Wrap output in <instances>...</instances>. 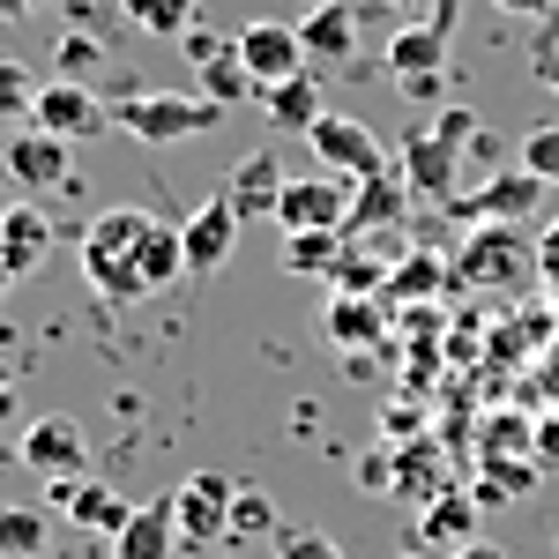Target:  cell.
I'll use <instances>...</instances> for the list:
<instances>
[{
  "mask_svg": "<svg viewBox=\"0 0 559 559\" xmlns=\"http://www.w3.org/2000/svg\"><path fill=\"white\" fill-rule=\"evenodd\" d=\"M530 485H537V463H485L471 500H515V492H530Z\"/></svg>",
  "mask_w": 559,
  "mask_h": 559,
  "instance_id": "30",
  "label": "cell"
},
{
  "mask_svg": "<svg viewBox=\"0 0 559 559\" xmlns=\"http://www.w3.org/2000/svg\"><path fill=\"white\" fill-rule=\"evenodd\" d=\"M537 269V239H522L515 224H471L463 247H455V276L477 292H508Z\"/></svg>",
  "mask_w": 559,
  "mask_h": 559,
  "instance_id": "4",
  "label": "cell"
},
{
  "mask_svg": "<svg viewBox=\"0 0 559 559\" xmlns=\"http://www.w3.org/2000/svg\"><path fill=\"white\" fill-rule=\"evenodd\" d=\"M173 545H179L173 500H142V508L120 522V537H112V559H173Z\"/></svg>",
  "mask_w": 559,
  "mask_h": 559,
  "instance_id": "19",
  "label": "cell"
},
{
  "mask_svg": "<svg viewBox=\"0 0 559 559\" xmlns=\"http://www.w3.org/2000/svg\"><path fill=\"white\" fill-rule=\"evenodd\" d=\"M381 329H388L381 299H358V292H336V299H329V336H336L344 350L381 344Z\"/></svg>",
  "mask_w": 559,
  "mask_h": 559,
  "instance_id": "23",
  "label": "cell"
},
{
  "mask_svg": "<svg viewBox=\"0 0 559 559\" xmlns=\"http://www.w3.org/2000/svg\"><path fill=\"white\" fill-rule=\"evenodd\" d=\"M276 559H344V552L321 530H276Z\"/></svg>",
  "mask_w": 559,
  "mask_h": 559,
  "instance_id": "33",
  "label": "cell"
},
{
  "mask_svg": "<svg viewBox=\"0 0 559 559\" xmlns=\"http://www.w3.org/2000/svg\"><path fill=\"white\" fill-rule=\"evenodd\" d=\"M31 105H38V75L0 52V120H31Z\"/></svg>",
  "mask_w": 559,
  "mask_h": 559,
  "instance_id": "29",
  "label": "cell"
},
{
  "mask_svg": "<svg viewBox=\"0 0 559 559\" xmlns=\"http://www.w3.org/2000/svg\"><path fill=\"white\" fill-rule=\"evenodd\" d=\"M411 537H418V559H455L463 545H477V500L471 492H440L418 508L411 522Z\"/></svg>",
  "mask_w": 559,
  "mask_h": 559,
  "instance_id": "13",
  "label": "cell"
},
{
  "mask_svg": "<svg viewBox=\"0 0 559 559\" xmlns=\"http://www.w3.org/2000/svg\"><path fill=\"white\" fill-rule=\"evenodd\" d=\"M31 128L60 134V142H97V134L112 128V105H105L90 83H75V75H52V83H38Z\"/></svg>",
  "mask_w": 559,
  "mask_h": 559,
  "instance_id": "7",
  "label": "cell"
},
{
  "mask_svg": "<svg viewBox=\"0 0 559 559\" xmlns=\"http://www.w3.org/2000/svg\"><path fill=\"white\" fill-rule=\"evenodd\" d=\"M150 231L157 216L120 202V210H97L83 231V276L105 306H134L150 299Z\"/></svg>",
  "mask_w": 559,
  "mask_h": 559,
  "instance_id": "1",
  "label": "cell"
},
{
  "mask_svg": "<svg viewBox=\"0 0 559 559\" xmlns=\"http://www.w3.org/2000/svg\"><path fill=\"white\" fill-rule=\"evenodd\" d=\"M388 8H403V15H411V23H418V15H440V8H448V0H388Z\"/></svg>",
  "mask_w": 559,
  "mask_h": 559,
  "instance_id": "40",
  "label": "cell"
},
{
  "mask_svg": "<svg viewBox=\"0 0 559 559\" xmlns=\"http://www.w3.org/2000/svg\"><path fill=\"white\" fill-rule=\"evenodd\" d=\"M403 194H411V187L395 173L358 179V187H350V239H358V231H381V224H403Z\"/></svg>",
  "mask_w": 559,
  "mask_h": 559,
  "instance_id": "21",
  "label": "cell"
},
{
  "mask_svg": "<svg viewBox=\"0 0 559 559\" xmlns=\"http://www.w3.org/2000/svg\"><path fill=\"white\" fill-rule=\"evenodd\" d=\"M254 530H276V500L239 485V508H231V537H254Z\"/></svg>",
  "mask_w": 559,
  "mask_h": 559,
  "instance_id": "32",
  "label": "cell"
},
{
  "mask_svg": "<svg viewBox=\"0 0 559 559\" xmlns=\"http://www.w3.org/2000/svg\"><path fill=\"white\" fill-rule=\"evenodd\" d=\"M350 187L358 179L344 173H321V179H284L276 194V231H350Z\"/></svg>",
  "mask_w": 559,
  "mask_h": 559,
  "instance_id": "6",
  "label": "cell"
},
{
  "mask_svg": "<svg viewBox=\"0 0 559 559\" xmlns=\"http://www.w3.org/2000/svg\"><path fill=\"white\" fill-rule=\"evenodd\" d=\"M395 455H403V448H366V455H358V485H366V492H395Z\"/></svg>",
  "mask_w": 559,
  "mask_h": 559,
  "instance_id": "34",
  "label": "cell"
},
{
  "mask_svg": "<svg viewBox=\"0 0 559 559\" xmlns=\"http://www.w3.org/2000/svg\"><path fill=\"white\" fill-rule=\"evenodd\" d=\"M31 8H45V0H0V15H31Z\"/></svg>",
  "mask_w": 559,
  "mask_h": 559,
  "instance_id": "42",
  "label": "cell"
},
{
  "mask_svg": "<svg viewBox=\"0 0 559 559\" xmlns=\"http://www.w3.org/2000/svg\"><path fill=\"white\" fill-rule=\"evenodd\" d=\"M537 471H559V411L537 426Z\"/></svg>",
  "mask_w": 559,
  "mask_h": 559,
  "instance_id": "37",
  "label": "cell"
},
{
  "mask_svg": "<svg viewBox=\"0 0 559 559\" xmlns=\"http://www.w3.org/2000/svg\"><path fill=\"white\" fill-rule=\"evenodd\" d=\"M52 508L75 522V530H105V537H120V522L134 515L105 477H52Z\"/></svg>",
  "mask_w": 559,
  "mask_h": 559,
  "instance_id": "15",
  "label": "cell"
},
{
  "mask_svg": "<svg viewBox=\"0 0 559 559\" xmlns=\"http://www.w3.org/2000/svg\"><path fill=\"white\" fill-rule=\"evenodd\" d=\"M403 187L411 194H432V202H455V134L432 128L403 142Z\"/></svg>",
  "mask_w": 559,
  "mask_h": 559,
  "instance_id": "17",
  "label": "cell"
},
{
  "mask_svg": "<svg viewBox=\"0 0 559 559\" xmlns=\"http://www.w3.org/2000/svg\"><path fill=\"white\" fill-rule=\"evenodd\" d=\"M552 552H559V537H552Z\"/></svg>",
  "mask_w": 559,
  "mask_h": 559,
  "instance_id": "45",
  "label": "cell"
},
{
  "mask_svg": "<svg viewBox=\"0 0 559 559\" xmlns=\"http://www.w3.org/2000/svg\"><path fill=\"white\" fill-rule=\"evenodd\" d=\"M75 142H60V134H45V128H23L8 134V150H0V173L15 179V202H38V194H60L68 179H75Z\"/></svg>",
  "mask_w": 559,
  "mask_h": 559,
  "instance_id": "5",
  "label": "cell"
},
{
  "mask_svg": "<svg viewBox=\"0 0 559 559\" xmlns=\"http://www.w3.org/2000/svg\"><path fill=\"white\" fill-rule=\"evenodd\" d=\"M448 31H455V0L388 38V75H395L403 97H440V83H448Z\"/></svg>",
  "mask_w": 559,
  "mask_h": 559,
  "instance_id": "3",
  "label": "cell"
},
{
  "mask_svg": "<svg viewBox=\"0 0 559 559\" xmlns=\"http://www.w3.org/2000/svg\"><path fill=\"white\" fill-rule=\"evenodd\" d=\"M530 179H545V187H559V128H530L522 134V157H515Z\"/></svg>",
  "mask_w": 559,
  "mask_h": 559,
  "instance_id": "31",
  "label": "cell"
},
{
  "mask_svg": "<svg viewBox=\"0 0 559 559\" xmlns=\"http://www.w3.org/2000/svg\"><path fill=\"white\" fill-rule=\"evenodd\" d=\"M403 559H418V552H403ZM455 559H508V552H500V545H485V537H477V545H463V552H455Z\"/></svg>",
  "mask_w": 559,
  "mask_h": 559,
  "instance_id": "41",
  "label": "cell"
},
{
  "mask_svg": "<svg viewBox=\"0 0 559 559\" xmlns=\"http://www.w3.org/2000/svg\"><path fill=\"white\" fill-rule=\"evenodd\" d=\"M299 45H306V68H313V75H321V68H344L350 52H358V8H350V0L306 8L299 15Z\"/></svg>",
  "mask_w": 559,
  "mask_h": 559,
  "instance_id": "14",
  "label": "cell"
},
{
  "mask_svg": "<svg viewBox=\"0 0 559 559\" xmlns=\"http://www.w3.org/2000/svg\"><path fill=\"white\" fill-rule=\"evenodd\" d=\"M350 254V231H292L284 239V269L292 276H336Z\"/></svg>",
  "mask_w": 559,
  "mask_h": 559,
  "instance_id": "24",
  "label": "cell"
},
{
  "mask_svg": "<svg viewBox=\"0 0 559 559\" xmlns=\"http://www.w3.org/2000/svg\"><path fill=\"white\" fill-rule=\"evenodd\" d=\"M537 284L559 299V224H545V239H537Z\"/></svg>",
  "mask_w": 559,
  "mask_h": 559,
  "instance_id": "36",
  "label": "cell"
},
{
  "mask_svg": "<svg viewBox=\"0 0 559 559\" xmlns=\"http://www.w3.org/2000/svg\"><path fill=\"white\" fill-rule=\"evenodd\" d=\"M179 239H187V276H216L231 247H239V210H231V194H210L202 210L179 224Z\"/></svg>",
  "mask_w": 559,
  "mask_h": 559,
  "instance_id": "12",
  "label": "cell"
},
{
  "mask_svg": "<svg viewBox=\"0 0 559 559\" xmlns=\"http://www.w3.org/2000/svg\"><path fill=\"white\" fill-rule=\"evenodd\" d=\"M224 194H231V210L239 216H276V194H284V173H276V157H247V165H239V173H231V187H224Z\"/></svg>",
  "mask_w": 559,
  "mask_h": 559,
  "instance_id": "25",
  "label": "cell"
},
{
  "mask_svg": "<svg viewBox=\"0 0 559 559\" xmlns=\"http://www.w3.org/2000/svg\"><path fill=\"white\" fill-rule=\"evenodd\" d=\"M306 142H313V157L329 165V173L344 179H373V173H395V157H388V142L366 120H344V112H321L313 128H306Z\"/></svg>",
  "mask_w": 559,
  "mask_h": 559,
  "instance_id": "8",
  "label": "cell"
},
{
  "mask_svg": "<svg viewBox=\"0 0 559 559\" xmlns=\"http://www.w3.org/2000/svg\"><path fill=\"white\" fill-rule=\"evenodd\" d=\"M254 105L269 112V128H284V134H306L321 112H329V105H321V83H313V68H306V75H292V83H269Z\"/></svg>",
  "mask_w": 559,
  "mask_h": 559,
  "instance_id": "20",
  "label": "cell"
},
{
  "mask_svg": "<svg viewBox=\"0 0 559 559\" xmlns=\"http://www.w3.org/2000/svg\"><path fill=\"white\" fill-rule=\"evenodd\" d=\"M8 292H15V269H8V261H0V299H8Z\"/></svg>",
  "mask_w": 559,
  "mask_h": 559,
  "instance_id": "43",
  "label": "cell"
},
{
  "mask_svg": "<svg viewBox=\"0 0 559 559\" xmlns=\"http://www.w3.org/2000/svg\"><path fill=\"white\" fill-rule=\"evenodd\" d=\"M45 545H52V508L8 500L0 508V559H45Z\"/></svg>",
  "mask_w": 559,
  "mask_h": 559,
  "instance_id": "22",
  "label": "cell"
},
{
  "mask_svg": "<svg viewBox=\"0 0 559 559\" xmlns=\"http://www.w3.org/2000/svg\"><path fill=\"white\" fill-rule=\"evenodd\" d=\"M231 508H239V485H231L224 471H194L173 492L179 545H224V537H231Z\"/></svg>",
  "mask_w": 559,
  "mask_h": 559,
  "instance_id": "9",
  "label": "cell"
},
{
  "mask_svg": "<svg viewBox=\"0 0 559 559\" xmlns=\"http://www.w3.org/2000/svg\"><path fill=\"white\" fill-rule=\"evenodd\" d=\"M15 455L38 477H83L90 471V432L75 418H31L23 440H15Z\"/></svg>",
  "mask_w": 559,
  "mask_h": 559,
  "instance_id": "11",
  "label": "cell"
},
{
  "mask_svg": "<svg viewBox=\"0 0 559 559\" xmlns=\"http://www.w3.org/2000/svg\"><path fill=\"white\" fill-rule=\"evenodd\" d=\"M45 254H52V216H45L38 202H8V210H0V261L15 269V284L38 276Z\"/></svg>",
  "mask_w": 559,
  "mask_h": 559,
  "instance_id": "18",
  "label": "cell"
},
{
  "mask_svg": "<svg viewBox=\"0 0 559 559\" xmlns=\"http://www.w3.org/2000/svg\"><path fill=\"white\" fill-rule=\"evenodd\" d=\"M216 120H224V105L216 97H187V90H128L112 105V128L128 134V142H150V150L187 142V134H210Z\"/></svg>",
  "mask_w": 559,
  "mask_h": 559,
  "instance_id": "2",
  "label": "cell"
},
{
  "mask_svg": "<svg viewBox=\"0 0 559 559\" xmlns=\"http://www.w3.org/2000/svg\"><path fill=\"white\" fill-rule=\"evenodd\" d=\"M537 194H545V179H530L515 165V173H500L492 187H477V194H455L448 210L463 216V224H515V216L537 210Z\"/></svg>",
  "mask_w": 559,
  "mask_h": 559,
  "instance_id": "16",
  "label": "cell"
},
{
  "mask_svg": "<svg viewBox=\"0 0 559 559\" xmlns=\"http://www.w3.org/2000/svg\"><path fill=\"white\" fill-rule=\"evenodd\" d=\"M97 60H105V45H97V38H60V75H75V83H83Z\"/></svg>",
  "mask_w": 559,
  "mask_h": 559,
  "instance_id": "35",
  "label": "cell"
},
{
  "mask_svg": "<svg viewBox=\"0 0 559 559\" xmlns=\"http://www.w3.org/2000/svg\"><path fill=\"white\" fill-rule=\"evenodd\" d=\"M500 15H515V23H537V15H552V0H492Z\"/></svg>",
  "mask_w": 559,
  "mask_h": 559,
  "instance_id": "38",
  "label": "cell"
},
{
  "mask_svg": "<svg viewBox=\"0 0 559 559\" xmlns=\"http://www.w3.org/2000/svg\"><path fill=\"white\" fill-rule=\"evenodd\" d=\"M537 463V426H530V418H515V411H508V418H485V463Z\"/></svg>",
  "mask_w": 559,
  "mask_h": 559,
  "instance_id": "27",
  "label": "cell"
},
{
  "mask_svg": "<svg viewBox=\"0 0 559 559\" xmlns=\"http://www.w3.org/2000/svg\"><path fill=\"white\" fill-rule=\"evenodd\" d=\"M8 418H15V366L0 358V426H8Z\"/></svg>",
  "mask_w": 559,
  "mask_h": 559,
  "instance_id": "39",
  "label": "cell"
},
{
  "mask_svg": "<svg viewBox=\"0 0 559 559\" xmlns=\"http://www.w3.org/2000/svg\"><path fill=\"white\" fill-rule=\"evenodd\" d=\"M120 15H128L142 38H173V45L202 23V15H194V0H120Z\"/></svg>",
  "mask_w": 559,
  "mask_h": 559,
  "instance_id": "26",
  "label": "cell"
},
{
  "mask_svg": "<svg viewBox=\"0 0 559 559\" xmlns=\"http://www.w3.org/2000/svg\"><path fill=\"white\" fill-rule=\"evenodd\" d=\"M306 8H321V0H306Z\"/></svg>",
  "mask_w": 559,
  "mask_h": 559,
  "instance_id": "44",
  "label": "cell"
},
{
  "mask_svg": "<svg viewBox=\"0 0 559 559\" xmlns=\"http://www.w3.org/2000/svg\"><path fill=\"white\" fill-rule=\"evenodd\" d=\"M239 60H247V75H254V90L269 83H292V75H306V45H299V23H276V15H261V23H247L239 31Z\"/></svg>",
  "mask_w": 559,
  "mask_h": 559,
  "instance_id": "10",
  "label": "cell"
},
{
  "mask_svg": "<svg viewBox=\"0 0 559 559\" xmlns=\"http://www.w3.org/2000/svg\"><path fill=\"white\" fill-rule=\"evenodd\" d=\"M440 284H448V261H432V254L395 261V276H388V292H395V299H432Z\"/></svg>",
  "mask_w": 559,
  "mask_h": 559,
  "instance_id": "28",
  "label": "cell"
}]
</instances>
